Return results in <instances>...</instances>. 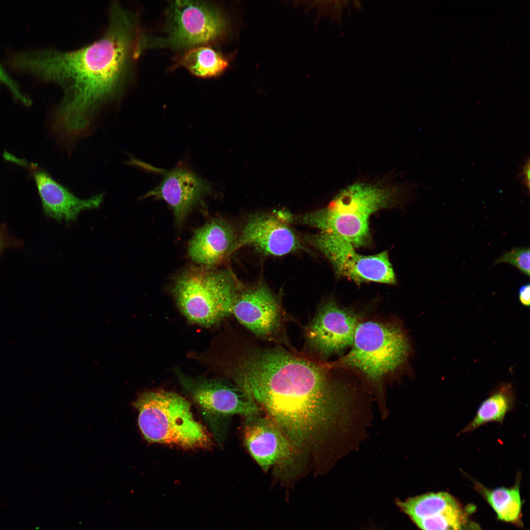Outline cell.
I'll return each mask as SVG.
<instances>
[{
    "label": "cell",
    "mask_w": 530,
    "mask_h": 530,
    "mask_svg": "<svg viewBox=\"0 0 530 530\" xmlns=\"http://www.w3.org/2000/svg\"><path fill=\"white\" fill-rule=\"evenodd\" d=\"M234 383L248 393L297 454L319 457L350 429L351 392L322 365L279 348H251L233 369Z\"/></svg>",
    "instance_id": "obj_1"
},
{
    "label": "cell",
    "mask_w": 530,
    "mask_h": 530,
    "mask_svg": "<svg viewBox=\"0 0 530 530\" xmlns=\"http://www.w3.org/2000/svg\"><path fill=\"white\" fill-rule=\"evenodd\" d=\"M102 36L79 49H40L8 53L5 63L16 71L54 82L64 91L54 117L66 126L85 129L99 105L117 97L136 55L135 19L129 10L113 4Z\"/></svg>",
    "instance_id": "obj_2"
},
{
    "label": "cell",
    "mask_w": 530,
    "mask_h": 530,
    "mask_svg": "<svg viewBox=\"0 0 530 530\" xmlns=\"http://www.w3.org/2000/svg\"><path fill=\"white\" fill-rule=\"evenodd\" d=\"M401 194L397 186L356 182L342 189L326 208L307 213L300 220L343 238L354 247L365 246L371 241L370 216L396 204Z\"/></svg>",
    "instance_id": "obj_3"
},
{
    "label": "cell",
    "mask_w": 530,
    "mask_h": 530,
    "mask_svg": "<svg viewBox=\"0 0 530 530\" xmlns=\"http://www.w3.org/2000/svg\"><path fill=\"white\" fill-rule=\"evenodd\" d=\"M132 405L139 412L138 426L148 443L184 449H209L213 445L210 432L195 420L190 402L180 395L150 391L139 395Z\"/></svg>",
    "instance_id": "obj_4"
},
{
    "label": "cell",
    "mask_w": 530,
    "mask_h": 530,
    "mask_svg": "<svg viewBox=\"0 0 530 530\" xmlns=\"http://www.w3.org/2000/svg\"><path fill=\"white\" fill-rule=\"evenodd\" d=\"M172 291L178 308L189 322L209 326L232 314L239 288L227 271L194 269L179 276Z\"/></svg>",
    "instance_id": "obj_5"
},
{
    "label": "cell",
    "mask_w": 530,
    "mask_h": 530,
    "mask_svg": "<svg viewBox=\"0 0 530 530\" xmlns=\"http://www.w3.org/2000/svg\"><path fill=\"white\" fill-rule=\"evenodd\" d=\"M351 346L339 365L357 369L377 386L403 364L409 350L399 327L374 321L359 323Z\"/></svg>",
    "instance_id": "obj_6"
},
{
    "label": "cell",
    "mask_w": 530,
    "mask_h": 530,
    "mask_svg": "<svg viewBox=\"0 0 530 530\" xmlns=\"http://www.w3.org/2000/svg\"><path fill=\"white\" fill-rule=\"evenodd\" d=\"M178 381L204 420L213 441L221 445L234 415L245 418L262 411L252 397L235 383L223 378L192 377L176 371Z\"/></svg>",
    "instance_id": "obj_7"
},
{
    "label": "cell",
    "mask_w": 530,
    "mask_h": 530,
    "mask_svg": "<svg viewBox=\"0 0 530 530\" xmlns=\"http://www.w3.org/2000/svg\"><path fill=\"white\" fill-rule=\"evenodd\" d=\"M166 18V36L152 44L176 49L202 45L222 37L228 27L220 10L203 1H172Z\"/></svg>",
    "instance_id": "obj_8"
},
{
    "label": "cell",
    "mask_w": 530,
    "mask_h": 530,
    "mask_svg": "<svg viewBox=\"0 0 530 530\" xmlns=\"http://www.w3.org/2000/svg\"><path fill=\"white\" fill-rule=\"evenodd\" d=\"M305 239L329 260L338 276L357 283H396L387 251L373 255H360L351 243L343 238L321 232L307 236Z\"/></svg>",
    "instance_id": "obj_9"
},
{
    "label": "cell",
    "mask_w": 530,
    "mask_h": 530,
    "mask_svg": "<svg viewBox=\"0 0 530 530\" xmlns=\"http://www.w3.org/2000/svg\"><path fill=\"white\" fill-rule=\"evenodd\" d=\"M396 504L421 530H481L468 508L447 492H429Z\"/></svg>",
    "instance_id": "obj_10"
},
{
    "label": "cell",
    "mask_w": 530,
    "mask_h": 530,
    "mask_svg": "<svg viewBox=\"0 0 530 530\" xmlns=\"http://www.w3.org/2000/svg\"><path fill=\"white\" fill-rule=\"evenodd\" d=\"M359 323L353 312L329 300L320 307L310 323L307 341L320 355L329 356L351 346Z\"/></svg>",
    "instance_id": "obj_11"
},
{
    "label": "cell",
    "mask_w": 530,
    "mask_h": 530,
    "mask_svg": "<svg viewBox=\"0 0 530 530\" xmlns=\"http://www.w3.org/2000/svg\"><path fill=\"white\" fill-rule=\"evenodd\" d=\"M245 418L244 445L264 472L274 466L291 463L298 455L290 441L270 418L260 414Z\"/></svg>",
    "instance_id": "obj_12"
},
{
    "label": "cell",
    "mask_w": 530,
    "mask_h": 530,
    "mask_svg": "<svg viewBox=\"0 0 530 530\" xmlns=\"http://www.w3.org/2000/svg\"><path fill=\"white\" fill-rule=\"evenodd\" d=\"M283 217L269 214L250 216L238 239L236 250L250 245L266 255L282 256L301 248L298 237L288 225L290 218Z\"/></svg>",
    "instance_id": "obj_13"
},
{
    "label": "cell",
    "mask_w": 530,
    "mask_h": 530,
    "mask_svg": "<svg viewBox=\"0 0 530 530\" xmlns=\"http://www.w3.org/2000/svg\"><path fill=\"white\" fill-rule=\"evenodd\" d=\"M232 314L243 326L260 337L271 335L281 322L279 304L263 283L238 291Z\"/></svg>",
    "instance_id": "obj_14"
},
{
    "label": "cell",
    "mask_w": 530,
    "mask_h": 530,
    "mask_svg": "<svg viewBox=\"0 0 530 530\" xmlns=\"http://www.w3.org/2000/svg\"><path fill=\"white\" fill-rule=\"evenodd\" d=\"M211 190L209 184L189 169L176 167L164 173L161 183L142 196L154 197L165 201L172 209L178 223Z\"/></svg>",
    "instance_id": "obj_15"
},
{
    "label": "cell",
    "mask_w": 530,
    "mask_h": 530,
    "mask_svg": "<svg viewBox=\"0 0 530 530\" xmlns=\"http://www.w3.org/2000/svg\"><path fill=\"white\" fill-rule=\"evenodd\" d=\"M45 214L58 221L76 220L84 210L98 208L103 201L100 194L88 199L78 198L44 170L30 165Z\"/></svg>",
    "instance_id": "obj_16"
},
{
    "label": "cell",
    "mask_w": 530,
    "mask_h": 530,
    "mask_svg": "<svg viewBox=\"0 0 530 530\" xmlns=\"http://www.w3.org/2000/svg\"><path fill=\"white\" fill-rule=\"evenodd\" d=\"M237 241L230 225L221 219H213L195 232L188 244V256L202 266H212L236 250Z\"/></svg>",
    "instance_id": "obj_17"
},
{
    "label": "cell",
    "mask_w": 530,
    "mask_h": 530,
    "mask_svg": "<svg viewBox=\"0 0 530 530\" xmlns=\"http://www.w3.org/2000/svg\"><path fill=\"white\" fill-rule=\"evenodd\" d=\"M472 481L475 490L486 500L497 514L498 519L518 527H522L520 484V473L516 475L515 484L510 487L489 489L467 475Z\"/></svg>",
    "instance_id": "obj_18"
},
{
    "label": "cell",
    "mask_w": 530,
    "mask_h": 530,
    "mask_svg": "<svg viewBox=\"0 0 530 530\" xmlns=\"http://www.w3.org/2000/svg\"><path fill=\"white\" fill-rule=\"evenodd\" d=\"M515 401L511 386H502L480 403L473 420L459 434L472 432L490 422L502 424L507 414L514 408Z\"/></svg>",
    "instance_id": "obj_19"
},
{
    "label": "cell",
    "mask_w": 530,
    "mask_h": 530,
    "mask_svg": "<svg viewBox=\"0 0 530 530\" xmlns=\"http://www.w3.org/2000/svg\"><path fill=\"white\" fill-rule=\"evenodd\" d=\"M179 63L191 74L203 78L219 75L228 66V61L223 55L206 47L190 49L184 54Z\"/></svg>",
    "instance_id": "obj_20"
},
{
    "label": "cell",
    "mask_w": 530,
    "mask_h": 530,
    "mask_svg": "<svg viewBox=\"0 0 530 530\" xmlns=\"http://www.w3.org/2000/svg\"><path fill=\"white\" fill-rule=\"evenodd\" d=\"M530 260V247H515L511 251L503 253L495 261L493 265L501 263L510 264L517 268L522 273L529 277Z\"/></svg>",
    "instance_id": "obj_21"
},
{
    "label": "cell",
    "mask_w": 530,
    "mask_h": 530,
    "mask_svg": "<svg viewBox=\"0 0 530 530\" xmlns=\"http://www.w3.org/2000/svg\"><path fill=\"white\" fill-rule=\"evenodd\" d=\"M0 83H3L7 86L16 100L20 101L26 106L31 104L30 99L21 91L17 82L8 74L0 64Z\"/></svg>",
    "instance_id": "obj_22"
},
{
    "label": "cell",
    "mask_w": 530,
    "mask_h": 530,
    "mask_svg": "<svg viewBox=\"0 0 530 530\" xmlns=\"http://www.w3.org/2000/svg\"><path fill=\"white\" fill-rule=\"evenodd\" d=\"M519 301L525 306L529 307L530 303V286L526 284L521 286L518 290Z\"/></svg>",
    "instance_id": "obj_23"
},
{
    "label": "cell",
    "mask_w": 530,
    "mask_h": 530,
    "mask_svg": "<svg viewBox=\"0 0 530 530\" xmlns=\"http://www.w3.org/2000/svg\"><path fill=\"white\" fill-rule=\"evenodd\" d=\"M530 159H528L521 168L520 172V176L521 178L522 184L524 185L529 192L530 189Z\"/></svg>",
    "instance_id": "obj_24"
},
{
    "label": "cell",
    "mask_w": 530,
    "mask_h": 530,
    "mask_svg": "<svg viewBox=\"0 0 530 530\" xmlns=\"http://www.w3.org/2000/svg\"><path fill=\"white\" fill-rule=\"evenodd\" d=\"M7 242L4 239V236L0 233V253L6 246Z\"/></svg>",
    "instance_id": "obj_25"
}]
</instances>
